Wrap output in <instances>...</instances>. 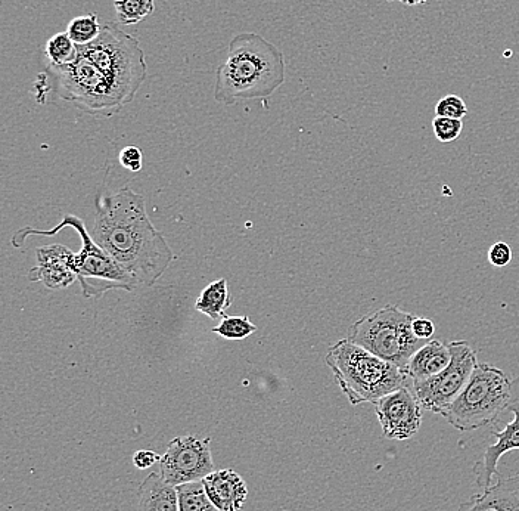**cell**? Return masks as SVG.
I'll return each instance as SVG.
<instances>
[{
  "mask_svg": "<svg viewBox=\"0 0 519 511\" xmlns=\"http://www.w3.org/2000/svg\"><path fill=\"white\" fill-rule=\"evenodd\" d=\"M46 73L59 98L90 116L113 117L135 99L148 68L139 40L107 23L95 42L79 46L73 64L48 65Z\"/></svg>",
  "mask_w": 519,
  "mask_h": 511,
  "instance_id": "6da1fadb",
  "label": "cell"
},
{
  "mask_svg": "<svg viewBox=\"0 0 519 511\" xmlns=\"http://www.w3.org/2000/svg\"><path fill=\"white\" fill-rule=\"evenodd\" d=\"M92 238L138 286H154L176 259L164 235L152 225L145 198L130 187L96 200Z\"/></svg>",
  "mask_w": 519,
  "mask_h": 511,
  "instance_id": "7a4b0ae2",
  "label": "cell"
},
{
  "mask_svg": "<svg viewBox=\"0 0 519 511\" xmlns=\"http://www.w3.org/2000/svg\"><path fill=\"white\" fill-rule=\"evenodd\" d=\"M285 83V58L281 49L257 33L236 34L228 57L217 70L214 99L233 105L267 99Z\"/></svg>",
  "mask_w": 519,
  "mask_h": 511,
  "instance_id": "3957f363",
  "label": "cell"
},
{
  "mask_svg": "<svg viewBox=\"0 0 519 511\" xmlns=\"http://www.w3.org/2000/svg\"><path fill=\"white\" fill-rule=\"evenodd\" d=\"M325 362L354 407L375 404L388 393L407 386L410 379L403 368L378 358L347 337L329 348Z\"/></svg>",
  "mask_w": 519,
  "mask_h": 511,
  "instance_id": "277c9868",
  "label": "cell"
},
{
  "mask_svg": "<svg viewBox=\"0 0 519 511\" xmlns=\"http://www.w3.org/2000/svg\"><path fill=\"white\" fill-rule=\"evenodd\" d=\"M64 228L76 229L77 234L82 238V249L79 253H74L71 268L77 275L83 296L87 299H98L107 291H133L139 287L135 278L93 241L92 235L87 232L82 219L74 215H65L61 224L49 231H40V229L30 228V226L20 229L12 237V246L18 249L29 240V237H54Z\"/></svg>",
  "mask_w": 519,
  "mask_h": 511,
  "instance_id": "5b68a950",
  "label": "cell"
},
{
  "mask_svg": "<svg viewBox=\"0 0 519 511\" xmlns=\"http://www.w3.org/2000/svg\"><path fill=\"white\" fill-rule=\"evenodd\" d=\"M511 393L512 380L505 371L478 362L461 395L441 417L459 432L481 429L508 411Z\"/></svg>",
  "mask_w": 519,
  "mask_h": 511,
  "instance_id": "8992f818",
  "label": "cell"
},
{
  "mask_svg": "<svg viewBox=\"0 0 519 511\" xmlns=\"http://www.w3.org/2000/svg\"><path fill=\"white\" fill-rule=\"evenodd\" d=\"M415 318L399 306L385 305L354 322L347 339L406 371L413 353L427 343L413 333Z\"/></svg>",
  "mask_w": 519,
  "mask_h": 511,
  "instance_id": "52a82bcc",
  "label": "cell"
},
{
  "mask_svg": "<svg viewBox=\"0 0 519 511\" xmlns=\"http://www.w3.org/2000/svg\"><path fill=\"white\" fill-rule=\"evenodd\" d=\"M449 348L452 362L446 370L424 382L412 383L413 392L422 408L440 416L461 395L478 364L477 352L465 340H453Z\"/></svg>",
  "mask_w": 519,
  "mask_h": 511,
  "instance_id": "ba28073f",
  "label": "cell"
},
{
  "mask_svg": "<svg viewBox=\"0 0 519 511\" xmlns=\"http://www.w3.org/2000/svg\"><path fill=\"white\" fill-rule=\"evenodd\" d=\"M210 444V438L200 439L192 435L173 439L158 463L161 478L174 488L207 478L214 472Z\"/></svg>",
  "mask_w": 519,
  "mask_h": 511,
  "instance_id": "9c48e42d",
  "label": "cell"
},
{
  "mask_svg": "<svg viewBox=\"0 0 519 511\" xmlns=\"http://www.w3.org/2000/svg\"><path fill=\"white\" fill-rule=\"evenodd\" d=\"M374 405L385 438L406 441L421 429L422 405L409 386L388 393Z\"/></svg>",
  "mask_w": 519,
  "mask_h": 511,
  "instance_id": "30bf717a",
  "label": "cell"
},
{
  "mask_svg": "<svg viewBox=\"0 0 519 511\" xmlns=\"http://www.w3.org/2000/svg\"><path fill=\"white\" fill-rule=\"evenodd\" d=\"M508 411L514 414V420L509 421L502 430H494L493 436L496 438V442L486 448L483 460L475 463L474 473L477 476V485L481 488H489L493 476L499 475L497 466H499L500 458L506 452L519 449V377L512 380L511 402H509Z\"/></svg>",
  "mask_w": 519,
  "mask_h": 511,
  "instance_id": "8fae6325",
  "label": "cell"
},
{
  "mask_svg": "<svg viewBox=\"0 0 519 511\" xmlns=\"http://www.w3.org/2000/svg\"><path fill=\"white\" fill-rule=\"evenodd\" d=\"M74 253H71L67 247L55 246L42 247L37 250V259L39 265L37 268L31 269V281H43L49 288H62L70 286L77 280L71 268V259Z\"/></svg>",
  "mask_w": 519,
  "mask_h": 511,
  "instance_id": "7c38bea8",
  "label": "cell"
},
{
  "mask_svg": "<svg viewBox=\"0 0 519 511\" xmlns=\"http://www.w3.org/2000/svg\"><path fill=\"white\" fill-rule=\"evenodd\" d=\"M211 503L220 511H239L248 498L245 480L232 469L217 470L202 479Z\"/></svg>",
  "mask_w": 519,
  "mask_h": 511,
  "instance_id": "4fadbf2b",
  "label": "cell"
},
{
  "mask_svg": "<svg viewBox=\"0 0 519 511\" xmlns=\"http://www.w3.org/2000/svg\"><path fill=\"white\" fill-rule=\"evenodd\" d=\"M459 509L519 511V475L511 478L499 475L494 485L484 488L483 494L475 495L468 503L461 504Z\"/></svg>",
  "mask_w": 519,
  "mask_h": 511,
  "instance_id": "5bb4252c",
  "label": "cell"
},
{
  "mask_svg": "<svg viewBox=\"0 0 519 511\" xmlns=\"http://www.w3.org/2000/svg\"><path fill=\"white\" fill-rule=\"evenodd\" d=\"M450 362H452V351L449 343L446 345L440 340H430L419 351L413 353L407 365V376L412 383L424 382L446 370Z\"/></svg>",
  "mask_w": 519,
  "mask_h": 511,
  "instance_id": "9a60e30c",
  "label": "cell"
},
{
  "mask_svg": "<svg viewBox=\"0 0 519 511\" xmlns=\"http://www.w3.org/2000/svg\"><path fill=\"white\" fill-rule=\"evenodd\" d=\"M138 511H180L176 488L160 473H149L139 488Z\"/></svg>",
  "mask_w": 519,
  "mask_h": 511,
  "instance_id": "2e32d148",
  "label": "cell"
},
{
  "mask_svg": "<svg viewBox=\"0 0 519 511\" xmlns=\"http://www.w3.org/2000/svg\"><path fill=\"white\" fill-rule=\"evenodd\" d=\"M231 305L228 280L222 278L201 291L200 297L195 303V309L201 314L207 315L210 320H219V318L226 317V309L231 308Z\"/></svg>",
  "mask_w": 519,
  "mask_h": 511,
  "instance_id": "e0dca14e",
  "label": "cell"
},
{
  "mask_svg": "<svg viewBox=\"0 0 519 511\" xmlns=\"http://www.w3.org/2000/svg\"><path fill=\"white\" fill-rule=\"evenodd\" d=\"M45 57L51 67H67L79 57V46L67 33H57L46 42Z\"/></svg>",
  "mask_w": 519,
  "mask_h": 511,
  "instance_id": "ac0fdd59",
  "label": "cell"
},
{
  "mask_svg": "<svg viewBox=\"0 0 519 511\" xmlns=\"http://www.w3.org/2000/svg\"><path fill=\"white\" fill-rule=\"evenodd\" d=\"M180 511H220L211 503L201 482L183 483L176 486Z\"/></svg>",
  "mask_w": 519,
  "mask_h": 511,
  "instance_id": "d6986e66",
  "label": "cell"
},
{
  "mask_svg": "<svg viewBox=\"0 0 519 511\" xmlns=\"http://www.w3.org/2000/svg\"><path fill=\"white\" fill-rule=\"evenodd\" d=\"M117 21L121 26H133L154 14V0H114Z\"/></svg>",
  "mask_w": 519,
  "mask_h": 511,
  "instance_id": "ffe728a7",
  "label": "cell"
},
{
  "mask_svg": "<svg viewBox=\"0 0 519 511\" xmlns=\"http://www.w3.org/2000/svg\"><path fill=\"white\" fill-rule=\"evenodd\" d=\"M102 26L99 24L98 15L87 14L73 18L68 23L67 33L77 46H86L95 42L101 34Z\"/></svg>",
  "mask_w": 519,
  "mask_h": 511,
  "instance_id": "44dd1931",
  "label": "cell"
},
{
  "mask_svg": "<svg viewBox=\"0 0 519 511\" xmlns=\"http://www.w3.org/2000/svg\"><path fill=\"white\" fill-rule=\"evenodd\" d=\"M213 331L226 340H244L256 333L257 327L248 317H223Z\"/></svg>",
  "mask_w": 519,
  "mask_h": 511,
  "instance_id": "7402d4cb",
  "label": "cell"
},
{
  "mask_svg": "<svg viewBox=\"0 0 519 511\" xmlns=\"http://www.w3.org/2000/svg\"><path fill=\"white\" fill-rule=\"evenodd\" d=\"M433 129L435 138L440 142H453L461 136L463 130V122L458 119H450V117L437 116L433 120Z\"/></svg>",
  "mask_w": 519,
  "mask_h": 511,
  "instance_id": "603a6c76",
  "label": "cell"
},
{
  "mask_svg": "<svg viewBox=\"0 0 519 511\" xmlns=\"http://www.w3.org/2000/svg\"><path fill=\"white\" fill-rule=\"evenodd\" d=\"M435 114L440 117L462 120L468 114V107L459 96L447 95L435 105Z\"/></svg>",
  "mask_w": 519,
  "mask_h": 511,
  "instance_id": "cb8c5ba5",
  "label": "cell"
},
{
  "mask_svg": "<svg viewBox=\"0 0 519 511\" xmlns=\"http://www.w3.org/2000/svg\"><path fill=\"white\" fill-rule=\"evenodd\" d=\"M489 262L494 268H505L512 262V249L508 243H494L489 250Z\"/></svg>",
  "mask_w": 519,
  "mask_h": 511,
  "instance_id": "d4e9b609",
  "label": "cell"
},
{
  "mask_svg": "<svg viewBox=\"0 0 519 511\" xmlns=\"http://www.w3.org/2000/svg\"><path fill=\"white\" fill-rule=\"evenodd\" d=\"M142 151L138 147H126L118 156L121 166L130 172H139L142 169Z\"/></svg>",
  "mask_w": 519,
  "mask_h": 511,
  "instance_id": "484cf974",
  "label": "cell"
},
{
  "mask_svg": "<svg viewBox=\"0 0 519 511\" xmlns=\"http://www.w3.org/2000/svg\"><path fill=\"white\" fill-rule=\"evenodd\" d=\"M412 330L418 339L430 342L435 333V325L434 322L428 320V318L416 317L415 320H413Z\"/></svg>",
  "mask_w": 519,
  "mask_h": 511,
  "instance_id": "4316f807",
  "label": "cell"
},
{
  "mask_svg": "<svg viewBox=\"0 0 519 511\" xmlns=\"http://www.w3.org/2000/svg\"><path fill=\"white\" fill-rule=\"evenodd\" d=\"M161 455H158L157 452L154 451H138L135 455H133V464H135L136 469L145 470L149 469V467L154 466V464L160 463Z\"/></svg>",
  "mask_w": 519,
  "mask_h": 511,
  "instance_id": "83f0119b",
  "label": "cell"
},
{
  "mask_svg": "<svg viewBox=\"0 0 519 511\" xmlns=\"http://www.w3.org/2000/svg\"><path fill=\"white\" fill-rule=\"evenodd\" d=\"M430 0H406V5L409 6H418L424 5V3H428Z\"/></svg>",
  "mask_w": 519,
  "mask_h": 511,
  "instance_id": "f1b7e54d",
  "label": "cell"
},
{
  "mask_svg": "<svg viewBox=\"0 0 519 511\" xmlns=\"http://www.w3.org/2000/svg\"><path fill=\"white\" fill-rule=\"evenodd\" d=\"M459 511H497V510H493V509H484V510H463V509H459Z\"/></svg>",
  "mask_w": 519,
  "mask_h": 511,
  "instance_id": "f546056e",
  "label": "cell"
},
{
  "mask_svg": "<svg viewBox=\"0 0 519 511\" xmlns=\"http://www.w3.org/2000/svg\"><path fill=\"white\" fill-rule=\"evenodd\" d=\"M390 2H403V3H406V0H390Z\"/></svg>",
  "mask_w": 519,
  "mask_h": 511,
  "instance_id": "4dcf8cb0",
  "label": "cell"
}]
</instances>
